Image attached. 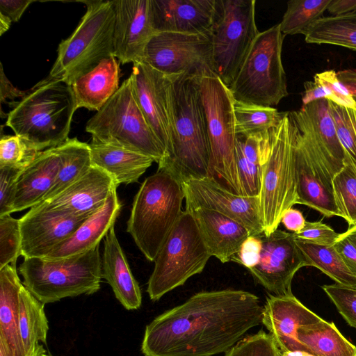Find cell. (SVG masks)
Instances as JSON below:
<instances>
[{"label":"cell","instance_id":"681fc988","mask_svg":"<svg viewBox=\"0 0 356 356\" xmlns=\"http://www.w3.org/2000/svg\"><path fill=\"white\" fill-rule=\"evenodd\" d=\"M261 250L262 241L260 236H250L243 241L232 261L240 264L249 270L258 264Z\"/></svg>","mask_w":356,"mask_h":356},{"label":"cell","instance_id":"74e56055","mask_svg":"<svg viewBox=\"0 0 356 356\" xmlns=\"http://www.w3.org/2000/svg\"><path fill=\"white\" fill-rule=\"evenodd\" d=\"M335 204L339 216L349 227L356 225V173L346 165L332 179Z\"/></svg>","mask_w":356,"mask_h":356},{"label":"cell","instance_id":"603a6c76","mask_svg":"<svg viewBox=\"0 0 356 356\" xmlns=\"http://www.w3.org/2000/svg\"><path fill=\"white\" fill-rule=\"evenodd\" d=\"M118 185L103 170L92 165L89 170L61 193L37 207L79 216H90L105 204Z\"/></svg>","mask_w":356,"mask_h":356},{"label":"cell","instance_id":"4fadbf2b","mask_svg":"<svg viewBox=\"0 0 356 356\" xmlns=\"http://www.w3.org/2000/svg\"><path fill=\"white\" fill-rule=\"evenodd\" d=\"M142 62L169 76L216 75L208 35L156 33L148 42Z\"/></svg>","mask_w":356,"mask_h":356},{"label":"cell","instance_id":"484cf974","mask_svg":"<svg viewBox=\"0 0 356 356\" xmlns=\"http://www.w3.org/2000/svg\"><path fill=\"white\" fill-rule=\"evenodd\" d=\"M102 278L111 286L115 298L127 310L142 305V294L117 238L114 226L106 234L102 258Z\"/></svg>","mask_w":356,"mask_h":356},{"label":"cell","instance_id":"277c9868","mask_svg":"<svg viewBox=\"0 0 356 356\" xmlns=\"http://www.w3.org/2000/svg\"><path fill=\"white\" fill-rule=\"evenodd\" d=\"M185 193L181 181L166 168L147 177L135 195L127 231L150 261H154L180 217Z\"/></svg>","mask_w":356,"mask_h":356},{"label":"cell","instance_id":"11a10c76","mask_svg":"<svg viewBox=\"0 0 356 356\" xmlns=\"http://www.w3.org/2000/svg\"><path fill=\"white\" fill-rule=\"evenodd\" d=\"M337 76L349 95L356 102V70L338 71Z\"/></svg>","mask_w":356,"mask_h":356},{"label":"cell","instance_id":"8d00e7d4","mask_svg":"<svg viewBox=\"0 0 356 356\" xmlns=\"http://www.w3.org/2000/svg\"><path fill=\"white\" fill-rule=\"evenodd\" d=\"M331 0H291L280 24L284 35L304 34L309 27L320 19Z\"/></svg>","mask_w":356,"mask_h":356},{"label":"cell","instance_id":"7dc6e473","mask_svg":"<svg viewBox=\"0 0 356 356\" xmlns=\"http://www.w3.org/2000/svg\"><path fill=\"white\" fill-rule=\"evenodd\" d=\"M322 220L315 222L306 221L304 228L300 232L293 233L295 237L317 245H333L340 234L323 222Z\"/></svg>","mask_w":356,"mask_h":356},{"label":"cell","instance_id":"2e32d148","mask_svg":"<svg viewBox=\"0 0 356 356\" xmlns=\"http://www.w3.org/2000/svg\"><path fill=\"white\" fill-rule=\"evenodd\" d=\"M182 186L186 209L216 211L247 227L252 235L264 233L259 197L234 193L211 177L188 179Z\"/></svg>","mask_w":356,"mask_h":356},{"label":"cell","instance_id":"5bb4252c","mask_svg":"<svg viewBox=\"0 0 356 356\" xmlns=\"http://www.w3.org/2000/svg\"><path fill=\"white\" fill-rule=\"evenodd\" d=\"M172 76L164 74L143 62H138L133 64L129 76L136 102L165 151V159L170 152L172 145Z\"/></svg>","mask_w":356,"mask_h":356},{"label":"cell","instance_id":"7a4b0ae2","mask_svg":"<svg viewBox=\"0 0 356 356\" xmlns=\"http://www.w3.org/2000/svg\"><path fill=\"white\" fill-rule=\"evenodd\" d=\"M198 77L173 75L170 88L171 150L159 167L166 168L181 182L211 177L207 122Z\"/></svg>","mask_w":356,"mask_h":356},{"label":"cell","instance_id":"b9f144b4","mask_svg":"<svg viewBox=\"0 0 356 356\" xmlns=\"http://www.w3.org/2000/svg\"><path fill=\"white\" fill-rule=\"evenodd\" d=\"M278 353L271 334L261 329L241 339L224 356H278Z\"/></svg>","mask_w":356,"mask_h":356},{"label":"cell","instance_id":"ee69618b","mask_svg":"<svg viewBox=\"0 0 356 356\" xmlns=\"http://www.w3.org/2000/svg\"><path fill=\"white\" fill-rule=\"evenodd\" d=\"M236 163L243 196L259 197L262 168L250 161L236 143Z\"/></svg>","mask_w":356,"mask_h":356},{"label":"cell","instance_id":"9a60e30c","mask_svg":"<svg viewBox=\"0 0 356 356\" xmlns=\"http://www.w3.org/2000/svg\"><path fill=\"white\" fill-rule=\"evenodd\" d=\"M290 114L307 151L333 178L345 166V156L331 113L330 101L319 99Z\"/></svg>","mask_w":356,"mask_h":356},{"label":"cell","instance_id":"f546056e","mask_svg":"<svg viewBox=\"0 0 356 356\" xmlns=\"http://www.w3.org/2000/svg\"><path fill=\"white\" fill-rule=\"evenodd\" d=\"M89 146L92 165L108 173L118 186L137 182L154 162L145 154L92 139Z\"/></svg>","mask_w":356,"mask_h":356},{"label":"cell","instance_id":"9f6ffc18","mask_svg":"<svg viewBox=\"0 0 356 356\" xmlns=\"http://www.w3.org/2000/svg\"><path fill=\"white\" fill-rule=\"evenodd\" d=\"M332 16L356 13V0H331L327 9Z\"/></svg>","mask_w":356,"mask_h":356},{"label":"cell","instance_id":"60d3db41","mask_svg":"<svg viewBox=\"0 0 356 356\" xmlns=\"http://www.w3.org/2000/svg\"><path fill=\"white\" fill-rule=\"evenodd\" d=\"M21 248L19 219L10 214L0 216V268L16 264L21 256Z\"/></svg>","mask_w":356,"mask_h":356},{"label":"cell","instance_id":"680465c9","mask_svg":"<svg viewBox=\"0 0 356 356\" xmlns=\"http://www.w3.org/2000/svg\"><path fill=\"white\" fill-rule=\"evenodd\" d=\"M278 356H312V355L303 351H286L282 352L279 350Z\"/></svg>","mask_w":356,"mask_h":356},{"label":"cell","instance_id":"e0dca14e","mask_svg":"<svg viewBox=\"0 0 356 356\" xmlns=\"http://www.w3.org/2000/svg\"><path fill=\"white\" fill-rule=\"evenodd\" d=\"M259 236L262 241L260 259L250 272L273 295L292 293L295 274L300 268L309 266L293 233L276 229L268 236Z\"/></svg>","mask_w":356,"mask_h":356},{"label":"cell","instance_id":"816d5d0a","mask_svg":"<svg viewBox=\"0 0 356 356\" xmlns=\"http://www.w3.org/2000/svg\"><path fill=\"white\" fill-rule=\"evenodd\" d=\"M0 70V102L1 104L8 103L7 99L13 102L15 98L24 97L28 93L27 90H20L15 88L6 76L2 63H1Z\"/></svg>","mask_w":356,"mask_h":356},{"label":"cell","instance_id":"ffe728a7","mask_svg":"<svg viewBox=\"0 0 356 356\" xmlns=\"http://www.w3.org/2000/svg\"><path fill=\"white\" fill-rule=\"evenodd\" d=\"M322 319L292 293L282 296L270 294L263 307L261 323L273 337L280 351L305 352L298 340V330Z\"/></svg>","mask_w":356,"mask_h":356},{"label":"cell","instance_id":"9c48e42d","mask_svg":"<svg viewBox=\"0 0 356 356\" xmlns=\"http://www.w3.org/2000/svg\"><path fill=\"white\" fill-rule=\"evenodd\" d=\"M86 131L92 140L145 154L158 164L165 159V151L136 102L130 77L88 121Z\"/></svg>","mask_w":356,"mask_h":356},{"label":"cell","instance_id":"94428289","mask_svg":"<svg viewBox=\"0 0 356 356\" xmlns=\"http://www.w3.org/2000/svg\"><path fill=\"white\" fill-rule=\"evenodd\" d=\"M39 356H53L50 354H47V353H42Z\"/></svg>","mask_w":356,"mask_h":356},{"label":"cell","instance_id":"d6a6232c","mask_svg":"<svg viewBox=\"0 0 356 356\" xmlns=\"http://www.w3.org/2000/svg\"><path fill=\"white\" fill-rule=\"evenodd\" d=\"M44 306L24 284L22 286L19 293V325L26 356H31L40 343L47 344L49 323Z\"/></svg>","mask_w":356,"mask_h":356},{"label":"cell","instance_id":"8fae6325","mask_svg":"<svg viewBox=\"0 0 356 356\" xmlns=\"http://www.w3.org/2000/svg\"><path fill=\"white\" fill-rule=\"evenodd\" d=\"M210 145V173L229 191L243 195L236 163V134L232 93L216 75L200 79Z\"/></svg>","mask_w":356,"mask_h":356},{"label":"cell","instance_id":"f35d334b","mask_svg":"<svg viewBox=\"0 0 356 356\" xmlns=\"http://www.w3.org/2000/svg\"><path fill=\"white\" fill-rule=\"evenodd\" d=\"M330 103L337 136L345 156V165L356 173V110Z\"/></svg>","mask_w":356,"mask_h":356},{"label":"cell","instance_id":"c3c4849f","mask_svg":"<svg viewBox=\"0 0 356 356\" xmlns=\"http://www.w3.org/2000/svg\"><path fill=\"white\" fill-rule=\"evenodd\" d=\"M333 246L356 277V225L340 234Z\"/></svg>","mask_w":356,"mask_h":356},{"label":"cell","instance_id":"6da1fadb","mask_svg":"<svg viewBox=\"0 0 356 356\" xmlns=\"http://www.w3.org/2000/svg\"><path fill=\"white\" fill-rule=\"evenodd\" d=\"M263 307L249 291H201L156 316L145 327L144 356H213L226 353L260 325Z\"/></svg>","mask_w":356,"mask_h":356},{"label":"cell","instance_id":"836d02e7","mask_svg":"<svg viewBox=\"0 0 356 356\" xmlns=\"http://www.w3.org/2000/svg\"><path fill=\"white\" fill-rule=\"evenodd\" d=\"M303 35L307 43L334 44L356 51V13L322 17Z\"/></svg>","mask_w":356,"mask_h":356},{"label":"cell","instance_id":"4316f807","mask_svg":"<svg viewBox=\"0 0 356 356\" xmlns=\"http://www.w3.org/2000/svg\"><path fill=\"white\" fill-rule=\"evenodd\" d=\"M22 285L16 264L0 268V356H26L19 325V293Z\"/></svg>","mask_w":356,"mask_h":356},{"label":"cell","instance_id":"30bf717a","mask_svg":"<svg viewBox=\"0 0 356 356\" xmlns=\"http://www.w3.org/2000/svg\"><path fill=\"white\" fill-rule=\"evenodd\" d=\"M209 254L193 212L185 209L155 260L147 292L152 301L201 273Z\"/></svg>","mask_w":356,"mask_h":356},{"label":"cell","instance_id":"8992f818","mask_svg":"<svg viewBox=\"0 0 356 356\" xmlns=\"http://www.w3.org/2000/svg\"><path fill=\"white\" fill-rule=\"evenodd\" d=\"M19 271L24 286L44 305L91 295L99 290L102 279L99 245L67 258H24Z\"/></svg>","mask_w":356,"mask_h":356},{"label":"cell","instance_id":"f1b7e54d","mask_svg":"<svg viewBox=\"0 0 356 356\" xmlns=\"http://www.w3.org/2000/svg\"><path fill=\"white\" fill-rule=\"evenodd\" d=\"M59 168L60 158L55 147L40 152L17 181L13 212L31 209L40 203L54 185Z\"/></svg>","mask_w":356,"mask_h":356},{"label":"cell","instance_id":"f5cc1de1","mask_svg":"<svg viewBox=\"0 0 356 356\" xmlns=\"http://www.w3.org/2000/svg\"><path fill=\"white\" fill-rule=\"evenodd\" d=\"M306 221L302 212L292 207L284 211L281 219L285 228L294 234L304 228Z\"/></svg>","mask_w":356,"mask_h":356},{"label":"cell","instance_id":"91938a15","mask_svg":"<svg viewBox=\"0 0 356 356\" xmlns=\"http://www.w3.org/2000/svg\"><path fill=\"white\" fill-rule=\"evenodd\" d=\"M42 346V345H41V344H38V346H37L35 352L33 353V354L31 356H38Z\"/></svg>","mask_w":356,"mask_h":356},{"label":"cell","instance_id":"ac0fdd59","mask_svg":"<svg viewBox=\"0 0 356 356\" xmlns=\"http://www.w3.org/2000/svg\"><path fill=\"white\" fill-rule=\"evenodd\" d=\"M88 217L33 207L19 219L21 256L44 258L70 238Z\"/></svg>","mask_w":356,"mask_h":356},{"label":"cell","instance_id":"44dd1931","mask_svg":"<svg viewBox=\"0 0 356 356\" xmlns=\"http://www.w3.org/2000/svg\"><path fill=\"white\" fill-rule=\"evenodd\" d=\"M295 172L297 204L306 205L327 218L339 216L333 178L307 151L298 129L295 146Z\"/></svg>","mask_w":356,"mask_h":356},{"label":"cell","instance_id":"52a82bcc","mask_svg":"<svg viewBox=\"0 0 356 356\" xmlns=\"http://www.w3.org/2000/svg\"><path fill=\"white\" fill-rule=\"evenodd\" d=\"M298 128L286 112L280 124L269 132V149L262 167L259 207L264 234L277 229L283 213L297 204L295 146Z\"/></svg>","mask_w":356,"mask_h":356},{"label":"cell","instance_id":"6f0895ef","mask_svg":"<svg viewBox=\"0 0 356 356\" xmlns=\"http://www.w3.org/2000/svg\"><path fill=\"white\" fill-rule=\"evenodd\" d=\"M12 22L7 17L0 13V35H2L8 30Z\"/></svg>","mask_w":356,"mask_h":356},{"label":"cell","instance_id":"3957f363","mask_svg":"<svg viewBox=\"0 0 356 356\" xmlns=\"http://www.w3.org/2000/svg\"><path fill=\"white\" fill-rule=\"evenodd\" d=\"M76 109L70 85L43 79L14 103L5 125L41 152L69 138Z\"/></svg>","mask_w":356,"mask_h":356},{"label":"cell","instance_id":"5b68a950","mask_svg":"<svg viewBox=\"0 0 356 356\" xmlns=\"http://www.w3.org/2000/svg\"><path fill=\"white\" fill-rule=\"evenodd\" d=\"M87 10L73 33L62 40L47 81L70 85L105 58L113 56L112 1H83Z\"/></svg>","mask_w":356,"mask_h":356},{"label":"cell","instance_id":"d6986e66","mask_svg":"<svg viewBox=\"0 0 356 356\" xmlns=\"http://www.w3.org/2000/svg\"><path fill=\"white\" fill-rule=\"evenodd\" d=\"M115 15L113 56L122 63L142 62L145 48L156 33L150 0L112 1Z\"/></svg>","mask_w":356,"mask_h":356},{"label":"cell","instance_id":"7bdbcfd3","mask_svg":"<svg viewBox=\"0 0 356 356\" xmlns=\"http://www.w3.org/2000/svg\"><path fill=\"white\" fill-rule=\"evenodd\" d=\"M322 289L348 324L356 328V287L335 283Z\"/></svg>","mask_w":356,"mask_h":356},{"label":"cell","instance_id":"e575fe53","mask_svg":"<svg viewBox=\"0 0 356 356\" xmlns=\"http://www.w3.org/2000/svg\"><path fill=\"white\" fill-rule=\"evenodd\" d=\"M236 136L243 137L267 135L281 122L286 112L274 107L245 104L234 100L233 104Z\"/></svg>","mask_w":356,"mask_h":356},{"label":"cell","instance_id":"d4e9b609","mask_svg":"<svg viewBox=\"0 0 356 356\" xmlns=\"http://www.w3.org/2000/svg\"><path fill=\"white\" fill-rule=\"evenodd\" d=\"M122 205L117 188L110 193L104 205L88 217L67 239L57 245L44 259H59L86 252L99 245L119 216Z\"/></svg>","mask_w":356,"mask_h":356},{"label":"cell","instance_id":"ba28073f","mask_svg":"<svg viewBox=\"0 0 356 356\" xmlns=\"http://www.w3.org/2000/svg\"><path fill=\"white\" fill-rule=\"evenodd\" d=\"M280 24L259 32L228 88L234 101L273 107L286 97Z\"/></svg>","mask_w":356,"mask_h":356},{"label":"cell","instance_id":"d590c367","mask_svg":"<svg viewBox=\"0 0 356 356\" xmlns=\"http://www.w3.org/2000/svg\"><path fill=\"white\" fill-rule=\"evenodd\" d=\"M296 241L309 266L317 268L336 283L356 287V277L346 266L333 245H317L296 238Z\"/></svg>","mask_w":356,"mask_h":356},{"label":"cell","instance_id":"f907efd6","mask_svg":"<svg viewBox=\"0 0 356 356\" xmlns=\"http://www.w3.org/2000/svg\"><path fill=\"white\" fill-rule=\"evenodd\" d=\"M33 0H0V13L17 22Z\"/></svg>","mask_w":356,"mask_h":356},{"label":"cell","instance_id":"4dcf8cb0","mask_svg":"<svg viewBox=\"0 0 356 356\" xmlns=\"http://www.w3.org/2000/svg\"><path fill=\"white\" fill-rule=\"evenodd\" d=\"M298 338L312 356H355L356 347L346 339L333 322L323 319L298 330Z\"/></svg>","mask_w":356,"mask_h":356},{"label":"cell","instance_id":"f6af8a7d","mask_svg":"<svg viewBox=\"0 0 356 356\" xmlns=\"http://www.w3.org/2000/svg\"><path fill=\"white\" fill-rule=\"evenodd\" d=\"M314 81L325 88L327 93V100L337 105L356 110V102L339 82L334 70L317 73L314 77Z\"/></svg>","mask_w":356,"mask_h":356},{"label":"cell","instance_id":"7402d4cb","mask_svg":"<svg viewBox=\"0 0 356 356\" xmlns=\"http://www.w3.org/2000/svg\"><path fill=\"white\" fill-rule=\"evenodd\" d=\"M216 0H150L153 28L172 32L210 35Z\"/></svg>","mask_w":356,"mask_h":356},{"label":"cell","instance_id":"ab89813d","mask_svg":"<svg viewBox=\"0 0 356 356\" xmlns=\"http://www.w3.org/2000/svg\"><path fill=\"white\" fill-rule=\"evenodd\" d=\"M40 152L22 138L1 136L0 140V168L24 170L38 157Z\"/></svg>","mask_w":356,"mask_h":356},{"label":"cell","instance_id":"7c38bea8","mask_svg":"<svg viewBox=\"0 0 356 356\" xmlns=\"http://www.w3.org/2000/svg\"><path fill=\"white\" fill-rule=\"evenodd\" d=\"M255 0H216L210 34L216 75L227 86L233 82L260 31Z\"/></svg>","mask_w":356,"mask_h":356},{"label":"cell","instance_id":"bcb514c9","mask_svg":"<svg viewBox=\"0 0 356 356\" xmlns=\"http://www.w3.org/2000/svg\"><path fill=\"white\" fill-rule=\"evenodd\" d=\"M24 170L0 168V216L11 214L17 181Z\"/></svg>","mask_w":356,"mask_h":356},{"label":"cell","instance_id":"db71d44e","mask_svg":"<svg viewBox=\"0 0 356 356\" xmlns=\"http://www.w3.org/2000/svg\"><path fill=\"white\" fill-rule=\"evenodd\" d=\"M304 88L305 90L302 96V105H306L319 99H327V93L325 88L314 81L305 82Z\"/></svg>","mask_w":356,"mask_h":356},{"label":"cell","instance_id":"6125c7cd","mask_svg":"<svg viewBox=\"0 0 356 356\" xmlns=\"http://www.w3.org/2000/svg\"><path fill=\"white\" fill-rule=\"evenodd\" d=\"M355 356H356V354H355Z\"/></svg>","mask_w":356,"mask_h":356},{"label":"cell","instance_id":"cb8c5ba5","mask_svg":"<svg viewBox=\"0 0 356 356\" xmlns=\"http://www.w3.org/2000/svg\"><path fill=\"white\" fill-rule=\"evenodd\" d=\"M191 211L209 254L222 263L232 261L243 241L252 236L247 227L216 211L204 208Z\"/></svg>","mask_w":356,"mask_h":356},{"label":"cell","instance_id":"83f0119b","mask_svg":"<svg viewBox=\"0 0 356 356\" xmlns=\"http://www.w3.org/2000/svg\"><path fill=\"white\" fill-rule=\"evenodd\" d=\"M120 62L111 56L102 60L70 84L77 108L98 111L117 92Z\"/></svg>","mask_w":356,"mask_h":356},{"label":"cell","instance_id":"1f68e13d","mask_svg":"<svg viewBox=\"0 0 356 356\" xmlns=\"http://www.w3.org/2000/svg\"><path fill=\"white\" fill-rule=\"evenodd\" d=\"M54 147L60 158V168L54 185L41 202L56 197L92 166L89 144L74 138Z\"/></svg>","mask_w":356,"mask_h":356}]
</instances>
